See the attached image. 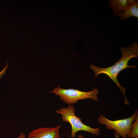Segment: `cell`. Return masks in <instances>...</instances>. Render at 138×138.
<instances>
[{
	"label": "cell",
	"mask_w": 138,
	"mask_h": 138,
	"mask_svg": "<svg viewBox=\"0 0 138 138\" xmlns=\"http://www.w3.org/2000/svg\"><path fill=\"white\" fill-rule=\"evenodd\" d=\"M132 125L131 132L128 138H133L138 136V116Z\"/></svg>",
	"instance_id": "8"
},
{
	"label": "cell",
	"mask_w": 138,
	"mask_h": 138,
	"mask_svg": "<svg viewBox=\"0 0 138 138\" xmlns=\"http://www.w3.org/2000/svg\"><path fill=\"white\" fill-rule=\"evenodd\" d=\"M8 66V64L7 63L5 68L1 72H0V79L1 78L3 75L6 73V70Z\"/></svg>",
	"instance_id": "9"
},
{
	"label": "cell",
	"mask_w": 138,
	"mask_h": 138,
	"mask_svg": "<svg viewBox=\"0 0 138 138\" xmlns=\"http://www.w3.org/2000/svg\"><path fill=\"white\" fill-rule=\"evenodd\" d=\"M49 92L59 96L61 100L69 105H72L79 100L87 99L98 101L97 94L99 93V90L97 88H95L88 91H83L72 88L65 89L61 88L59 85Z\"/></svg>",
	"instance_id": "3"
},
{
	"label": "cell",
	"mask_w": 138,
	"mask_h": 138,
	"mask_svg": "<svg viewBox=\"0 0 138 138\" xmlns=\"http://www.w3.org/2000/svg\"><path fill=\"white\" fill-rule=\"evenodd\" d=\"M76 108L72 105H69L67 108L62 107L55 112L62 116L64 122H68L71 127V137H76V133L78 131H84L91 133L96 135L99 134L100 129L98 128H93L84 124L82 119L77 116L74 113Z\"/></svg>",
	"instance_id": "2"
},
{
	"label": "cell",
	"mask_w": 138,
	"mask_h": 138,
	"mask_svg": "<svg viewBox=\"0 0 138 138\" xmlns=\"http://www.w3.org/2000/svg\"><path fill=\"white\" fill-rule=\"evenodd\" d=\"M120 50L122 53L121 57L113 65L106 68L97 67L93 64L90 65V68L95 74L94 79L99 75L103 74L107 75L119 88L123 95L124 103L129 104L125 94L126 89L122 87L119 82L117 76L119 73L127 68H137L135 65L130 66L128 63L130 60L133 57H138V44L135 42L127 47H121Z\"/></svg>",
	"instance_id": "1"
},
{
	"label": "cell",
	"mask_w": 138,
	"mask_h": 138,
	"mask_svg": "<svg viewBox=\"0 0 138 138\" xmlns=\"http://www.w3.org/2000/svg\"><path fill=\"white\" fill-rule=\"evenodd\" d=\"M114 136L115 138H119V134L116 131H114Z\"/></svg>",
	"instance_id": "11"
},
{
	"label": "cell",
	"mask_w": 138,
	"mask_h": 138,
	"mask_svg": "<svg viewBox=\"0 0 138 138\" xmlns=\"http://www.w3.org/2000/svg\"><path fill=\"white\" fill-rule=\"evenodd\" d=\"M135 138H138V136L136 137H135Z\"/></svg>",
	"instance_id": "13"
},
{
	"label": "cell",
	"mask_w": 138,
	"mask_h": 138,
	"mask_svg": "<svg viewBox=\"0 0 138 138\" xmlns=\"http://www.w3.org/2000/svg\"><path fill=\"white\" fill-rule=\"evenodd\" d=\"M17 138H25V135L23 134L22 132H21L19 136Z\"/></svg>",
	"instance_id": "10"
},
{
	"label": "cell",
	"mask_w": 138,
	"mask_h": 138,
	"mask_svg": "<svg viewBox=\"0 0 138 138\" xmlns=\"http://www.w3.org/2000/svg\"><path fill=\"white\" fill-rule=\"evenodd\" d=\"M61 126L36 129L30 132L27 138H60L59 132Z\"/></svg>",
	"instance_id": "5"
},
{
	"label": "cell",
	"mask_w": 138,
	"mask_h": 138,
	"mask_svg": "<svg viewBox=\"0 0 138 138\" xmlns=\"http://www.w3.org/2000/svg\"><path fill=\"white\" fill-rule=\"evenodd\" d=\"M121 20L128 19L131 17L138 18V2L137 1L126 9L123 12L117 15Z\"/></svg>",
	"instance_id": "7"
},
{
	"label": "cell",
	"mask_w": 138,
	"mask_h": 138,
	"mask_svg": "<svg viewBox=\"0 0 138 138\" xmlns=\"http://www.w3.org/2000/svg\"><path fill=\"white\" fill-rule=\"evenodd\" d=\"M138 115V110L136 109L132 116L127 118L111 120L100 114L97 121L98 123L106 125L107 129L114 130L122 138H128L131 130L132 122Z\"/></svg>",
	"instance_id": "4"
},
{
	"label": "cell",
	"mask_w": 138,
	"mask_h": 138,
	"mask_svg": "<svg viewBox=\"0 0 138 138\" xmlns=\"http://www.w3.org/2000/svg\"><path fill=\"white\" fill-rule=\"evenodd\" d=\"M78 138H84V136L81 135H79L78 136Z\"/></svg>",
	"instance_id": "12"
},
{
	"label": "cell",
	"mask_w": 138,
	"mask_h": 138,
	"mask_svg": "<svg viewBox=\"0 0 138 138\" xmlns=\"http://www.w3.org/2000/svg\"><path fill=\"white\" fill-rule=\"evenodd\" d=\"M135 0H110L109 7L114 11L115 16L123 12L126 9L134 3Z\"/></svg>",
	"instance_id": "6"
}]
</instances>
